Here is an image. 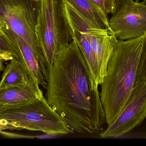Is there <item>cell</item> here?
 Masks as SVG:
<instances>
[{"label":"cell","mask_w":146,"mask_h":146,"mask_svg":"<svg viewBox=\"0 0 146 146\" xmlns=\"http://www.w3.org/2000/svg\"><path fill=\"white\" fill-rule=\"evenodd\" d=\"M146 115V80L135 81L123 109L106 130L99 133V136L108 138L123 135L140 126Z\"/></svg>","instance_id":"8992f818"},{"label":"cell","mask_w":146,"mask_h":146,"mask_svg":"<svg viewBox=\"0 0 146 146\" xmlns=\"http://www.w3.org/2000/svg\"><path fill=\"white\" fill-rule=\"evenodd\" d=\"M4 130H22V129H21V128L15 127V126H12V125H6L0 124V131Z\"/></svg>","instance_id":"e0dca14e"},{"label":"cell","mask_w":146,"mask_h":146,"mask_svg":"<svg viewBox=\"0 0 146 146\" xmlns=\"http://www.w3.org/2000/svg\"><path fill=\"white\" fill-rule=\"evenodd\" d=\"M29 85L38 91H42L40 86L35 83L26 68L20 60L13 58L3 70L0 81V89L13 86Z\"/></svg>","instance_id":"8fae6325"},{"label":"cell","mask_w":146,"mask_h":146,"mask_svg":"<svg viewBox=\"0 0 146 146\" xmlns=\"http://www.w3.org/2000/svg\"><path fill=\"white\" fill-rule=\"evenodd\" d=\"M0 29L16 46L19 60L27 69L32 80L36 84L41 85L46 89L47 82L44 78L38 58L31 46L6 25H2Z\"/></svg>","instance_id":"30bf717a"},{"label":"cell","mask_w":146,"mask_h":146,"mask_svg":"<svg viewBox=\"0 0 146 146\" xmlns=\"http://www.w3.org/2000/svg\"><path fill=\"white\" fill-rule=\"evenodd\" d=\"M112 14L108 24L118 40H131L146 34V1H133Z\"/></svg>","instance_id":"52a82bcc"},{"label":"cell","mask_w":146,"mask_h":146,"mask_svg":"<svg viewBox=\"0 0 146 146\" xmlns=\"http://www.w3.org/2000/svg\"><path fill=\"white\" fill-rule=\"evenodd\" d=\"M64 1L96 28L112 32L108 24L107 14L91 0H64Z\"/></svg>","instance_id":"7c38bea8"},{"label":"cell","mask_w":146,"mask_h":146,"mask_svg":"<svg viewBox=\"0 0 146 146\" xmlns=\"http://www.w3.org/2000/svg\"><path fill=\"white\" fill-rule=\"evenodd\" d=\"M36 34L39 49L48 72L60 50L72 40L64 9V0H40Z\"/></svg>","instance_id":"3957f363"},{"label":"cell","mask_w":146,"mask_h":146,"mask_svg":"<svg viewBox=\"0 0 146 146\" xmlns=\"http://www.w3.org/2000/svg\"><path fill=\"white\" fill-rule=\"evenodd\" d=\"M0 124L3 125H11V123L9 121L1 117H0Z\"/></svg>","instance_id":"d6986e66"},{"label":"cell","mask_w":146,"mask_h":146,"mask_svg":"<svg viewBox=\"0 0 146 146\" xmlns=\"http://www.w3.org/2000/svg\"><path fill=\"white\" fill-rule=\"evenodd\" d=\"M10 60L9 59L5 56L0 54V71L4 70V66H3V63L4 61Z\"/></svg>","instance_id":"ac0fdd59"},{"label":"cell","mask_w":146,"mask_h":146,"mask_svg":"<svg viewBox=\"0 0 146 146\" xmlns=\"http://www.w3.org/2000/svg\"><path fill=\"white\" fill-rule=\"evenodd\" d=\"M137 1H140V0H136ZM143 1H146V0H143Z\"/></svg>","instance_id":"ffe728a7"},{"label":"cell","mask_w":146,"mask_h":146,"mask_svg":"<svg viewBox=\"0 0 146 146\" xmlns=\"http://www.w3.org/2000/svg\"><path fill=\"white\" fill-rule=\"evenodd\" d=\"M146 51V34L118 40L101 84V101L106 123L111 124L123 109L135 82L140 59Z\"/></svg>","instance_id":"7a4b0ae2"},{"label":"cell","mask_w":146,"mask_h":146,"mask_svg":"<svg viewBox=\"0 0 146 146\" xmlns=\"http://www.w3.org/2000/svg\"><path fill=\"white\" fill-rule=\"evenodd\" d=\"M48 74L46 99L71 134L102 131L106 120L99 85L75 40L60 48Z\"/></svg>","instance_id":"6da1fadb"},{"label":"cell","mask_w":146,"mask_h":146,"mask_svg":"<svg viewBox=\"0 0 146 146\" xmlns=\"http://www.w3.org/2000/svg\"><path fill=\"white\" fill-rule=\"evenodd\" d=\"M100 7L106 14L113 13L115 0H91Z\"/></svg>","instance_id":"9a60e30c"},{"label":"cell","mask_w":146,"mask_h":146,"mask_svg":"<svg viewBox=\"0 0 146 146\" xmlns=\"http://www.w3.org/2000/svg\"><path fill=\"white\" fill-rule=\"evenodd\" d=\"M0 117L22 130L40 131L50 135L71 134L64 119L44 96L21 104L1 106Z\"/></svg>","instance_id":"277c9868"},{"label":"cell","mask_w":146,"mask_h":146,"mask_svg":"<svg viewBox=\"0 0 146 146\" xmlns=\"http://www.w3.org/2000/svg\"><path fill=\"white\" fill-rule=\"evenodd\" d=\"M43 96L39 91L29 85L13 86L0 89V106L24 103Z\"/></svg>","instance_id":"4fadbf2b"},{"label":"cell","mask_w":146,"mask_h":146,"mask_svg":"<svg viewBox=\"0 0 146 146\" xmlns=\"http://www.w3.org/2000/svg\"><path fill=\"white\" fill-rule=\"evenodd\" d=\"M133 0H115V6H114V10H113V13H115L117 10H118L120 7L124 5L131 2L133 1Z\"/></svg>","instance_id":"2e32d148"},{"label":"cell","mask_w":146,"mask_h":146,"mask_svg":"<svg viewBox=\"0 0 146 146\" xmlns=\"http://www.w3.org/2000/svg\"><path fill=\"white\" fill-rule=\"evenodd\" d=\"M88 36L98 66L101 84L118 40L112 32L99 29L94 25L89 28Z\"/></svg>","instance_id":"9c48e42d"},{"label":"cell","mask_w":146,"mask_h":146,"mask_svg":"<svg viewBox=\"0 0 146 146\" xmlns=\"http://www.w3.org/2000/svg\"><path fill=\"white\" fill-rule=\"evenodd\" d=\"M0 54L7 57L10 60L14 58L19 59L16 46L1 29H0Z\"/></svg>","instance_id":"5bb4252c"},{"label":"cell","mask_w":146,"mask_h":146,"mask_svg":"<svg viewBox=\"0 0 146 146\" xmlns=\"http://www.w3.org/2000/svg\"><path fill=\"white\" fill-rule=\"evenodd\" d=\"M64 9L72 34V40L76 42L82 54L96 84L101 85L99 69L88 36L89 28L94 25L83 17L65 1Z\"/></svg>","instance_id":"ba28073f"},{"label":"cell","mask_w":146,"mask_h":146,"mask_svg":"<svg viewBox=\"0 0 146 146\" xmlns=\"http://www.w3.org/2000/svg\"><path fill=\"white\" fill-rule=\"evenodd\" d=\"M40 5V0H0V27L6 25L31 46L38 58L47 82L48 72L39 49L36 34Z\"/></svg>","instance_id":"5b68a950"}]
</instances>
